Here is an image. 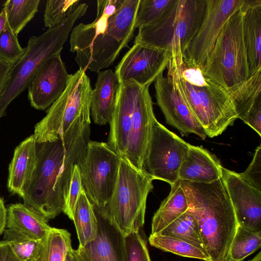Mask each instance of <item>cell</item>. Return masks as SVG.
Returning <instances> with one entry per match:
<instances>
[{
  "label": "cell",
  "instance_id": "6da1fadb",
  "mask_svg": "<svg viewBox=\"0 0 261 261\" xmlns=\"http://www.w3.org/2000/svg\"><path fill=\"white\" fill-rule=\"evenodd\" d=\"M90 111L81 115L56 140L36 142V163L22 198L47 221L63 212L73 169L85 155L90 140Z\"/></svg>",
  "mask_w": 261,
  "mask_h": 261
},
{
  "label": "cell",
  "instance_id": "7a4b0ae2",
  "mask_svg": "<svg viewBox=\"0 0 261 261\" xmlns=\"http://www.w3.org/2000/svg\"><path fill=\"white\" fill-rule=\"evenodd\" d=\"M140 0H98L91 23H80L70 34V50L79 69L97 73L113 64L134 37Z\"/></svg>",
  "mask_w": 261,
  "mask_h": 261
},
{
  "label": "cell",
  "instance_id": "3957f363",
  "mask_svg": "<svg viewBox=\"0 0 261 261\" xmlns=\"http://www.w3.org/2000/svg\"><path fill=\"white\" fill-rule=\"evenodd\" d=\"M211 260L224 261L238 224L221 178L208 184L180 180Z\"/></svg>",
  "mask_w": 261,
  "mask_h": 261
},
{
  "label": "cell",
  "instance_id": "277c9868",
  "mask_svg": "<svg viewBox=\"0 0 261 261\" xmlns=\"http://www.w3.org/2000/svg\"><path fill=\"white\" fill-rule=\"evenodd\" d=\"M88 7L86 3H80L63 23L29 38L24 55L12 65L1 94L0 118L6 115L10 103L27 89L42 65L61 53L74 23L86 14Z\"/></svg>",
  "mask_w": 261,
  "mask_h": 261
},
{
  "label": "cell",
  "instance_id": "5b68a950",
  "mask_svg": "<svg viewBox=\"0 0 261 261\" xmlns=\"http://www.w3.org/2000/svg\"><path fill=\"white\" fill-rule=\"evenodd\" d=\"M206 0H176L161 18L139 29L134 43L172 54L171 61L180 69L184 54L203 20Z\"/></svg>",
  "mask_w": 261,
  "mask_h": 261
},
{
  "label": "cell",
  "instance_id": "8992f818",
  "mask_svg": "<svg viewBox=\"0 0 261 261\" xmlns=\"http://www.w3.org/2000/svg\"><path fill=\"white\" fill-rule=\"evenodd\" d=\"M202 71L205 78L228 92L249 78L241 7L223 27Z\"/></svg>",
  "mask_w": 261,
  "mask_h": 261
},
{
  "label": "cell",
  "instance_id": "52a82bcc",
  "mask_svg": "<svg viewBox=\"0 0 261 261\" xmlns=\"http://www.w3.org/2000/svg\"><path fill=\"white\" fill-rule=\"evenodd\" d=\"M152 181L145 170H138L121 158L112 195L106 206L99 210L124 236L139 231L143 227L147 196L153 188Z\"/></svg>",
  "mask_w": 261,
  "mask_h": 261
},
{
  "label": "cell",
  "instance_id": "ba28073f",
  "mask_svg": "<svg viewBox=\"0 0 261 261\" xmlns=\"http://www.w3.org/2000/svg\"><path fill=\"white\" fill-rule=\"evenodd\" d=\"M167 68V75L173 80L207 137L221 135L238 119L233 100L227 90L206 78V86H193L180 77L174 64L169 62Z\"/></svg>",
  "mask_w": 261,
  "mask_h": 261
},
{
  "label": "cell",
  "instance_id": "9c48e42d",
  "mask_svg": "<svg viewBox=\"0 0 261 261\" xmlns=\"http://www.w3.org/2000/svg\"><path fill=\"white\" fill-rule=\"evenodd\" d=\"M92 90L90 79L85 71L79 69L70 74L64 92L35 126L33 136L36 142L56 140L81 115L90 110Z\"/></svg>",
  "mask_w": 261,
  "mask_h": 261
},
{
  "label": "cell",
  "instance_id": "30bf717a",
  "mask_svg": "<svg viewBox=\"0 0 261 261\" xmlns=\"http://www.w3.org/2000/svg\"><path fill=\"white\" fill-rule=\"evenodd\" d=\"M121 157L106 142L91 141L79 164L82 186L94 207L104 208L115 189Z\"/></svg>",
  "mask_w": 261,
  "mask_h": 261
},
{
  "label": "cell",
  "instance_id": "8fae6325",
  "mask_svg": "<svg viewBox=\"0 0 261 261\" xmlns=\"http://www.w3.org/2000/svg\"><path fill=\"white\" fill-rule=\"evenodd\" d=\"M190 145L156 119L152 128L144 170L153 180L173 185L179 180V170Z\"/></svg>",
  "mask_w": 261,
  "mask_h": 261
},
{
  "label": "cell",
  "instance_id": "7c38bea8",
  "mask_svg": "<svg viewBox=\"0 0 261 261\" xmlns=\"http://www.w3.org/2000/svg\"><path fill=\"white\" fill-rule=\"evenodd\" d=\"M205 14L200 27L187 48L183 63L201 70L223 27L243 5L244 0H206Z\"/></svg>",
  "mask_w": 261,
  "mask_h": 261
},
{
  "label": "cell",
  "instance_id": "4fadbf2b",
  "mask_svg": "<svg viewBox=\"0 0 261 261\" xmlns=\"http://www.w3.org/2000/svg\"><path fill=\"white\" fill-rule=\"evenodd\" d=\"M171 59L170 51L134 43L115 67V73L119 83L134 82L149 87L163 73Z\"/></svg>",
  "mask_w": 261,
  "mask_h": 261
},
{
  "label": "cell",
  "instance_id": "5bb4252c",
  "mask_svg": "<svg viewBox=\"0 0 261 261\" xmlns=\"http://www.w3.org/2000/svg\"><path fill=\"white\" fill-rule=\"evenodd\" d=\"M155 119L149 87L139 85L135 100L127 150L124 158L138 170H144L147 150Z\"/></svg>",
  "mask_w": 261,
  "mask_h": 261
},
{
  "label": "cell",
  "instance_id": "9a60e30c",
  "mask_svg": "<svg viewBox=\"0 0 261 261\" xmlns=\"http://www.w3.org/2000/svg\"><path fill=\"white\" fill-rule=\"evenodd\" d=\"M156 103L168 124L175 127L181 136L193 134L201 139L207 137L168 75H159L154 81Z\"/></svg>",
  "mask_w": 261,
  "mask_h": 261
},
{
  "label": "cell",
  "instance_id": "2e32d148",
  "mask_svg": "<svg viewBox=\"0 0 261 261\" xmlns=\"http://www.w3.org/2000/svg\"><path fill=\"white\" fill-rule=\"evenodd\" d=\"M70 74L61 53L47 60L31 81L28 89L30 104L38 110L48 109L65 90Z\"/></svg>",
  "mask_w": 261,
  "mask_h": 261
},
{
  "label": "cell",
  "instance_id": "e0dca14e",
  "mask_svg": "<svg viewBox=\"0 0 261 261\" xmlns=\"http://www.w3.org/2000/svg\"><path fill=\"white\" fill-rule=\"evenodd\" d=\"M221 179L238 225L253 231H261V192L250 186L239 173L224 167Z\"/></svg>",
  "mask_w": 261,
  "mask_h": 261
},
{
  "label": "cell",
  "instance_id": "ac0fdd59",
  "mask_svg": "<svg viewBox=\"0 0 261 261\" xmlns=\"http://www.w3.org/2000/svg\"><path fill=\"white\" fill-rule=\"evenodd\" d=\"M98 220L93 240L75 250L81 261H127L124 234L101 210L94 207Z\"/></svg>",
  "mask_w": 261,
  "mask_h": 261
},
{
  "label": "cell",
  "instance_id": "d6986e66",
  "mask_svg": "<svg viewBox=\"0 0 261 261\" xmlns=\"http://www.w3.org/2000/svg\"><path fill=\"white\" fill-rule=\"evenodd\" d=\"M139 85L134 82L119 83L116 101L110 124L108 144L125 158L132 125V118Z\"/></svg>",
  "mask_w": 261,
  "mask_h": 261
},
{
  "label": "cell",
  "instance_id": "ffe728a7",
  "mask_svg": "<svg viewBox=\"0 0 261 261\" xmlns=\"http://www.w3.org/2000/svg\"><path fill=\"white\" fill-rule=\"evenodd\" d=\"M228 92L233 100L238 118L261 136V70Z\"/></svg>",
  "mask_w": 261,
  "mask_h": 261
},
{
  "label": "cell",
  "instance_id": "44dd1931",
  "mask_svg": "<svg viewBox=\"0 0 261 261\" xmlns=\"http://www.w3.org/2000/svg\"><path fill=\"white\" fill-rule=\"evenodd\" d=\"M222 166L214 154L201 146L190 145L179 172V179L208 184L222 177Z\"/></svg>",
  "mask_w": 261,
  "mask_h": 261
},
{
  "label": "cell",
  "instance_id": "7402d4cb",
  "mask_svg": "<svg viewBox=\"0 0 261 261\" xmlns=\"http://www.w3.org/2000/svg\"><path fill=\"white\" fill-rule=\"evenodd\" d=\"M36 159V142L32 135L14 150L9 166L7 187L10 192L23 197L34 171Z\"/></svg>",
  "mask_w": 261,
  "mask_h": 261
},
{
  "label": "cell",
  "instance_id": "603a6c76",
  "mask_svg": "<svg viewBox=\"0 0 261 261\" xmlns=\"http://www.w3.org/2000/svg\"><path fill=\"white\" fill-rule=\"evenodd\" d=\"M119 82L112 69L101 70L92 90L90 115L95 123L105 125L111 120L115 109Z\"/></svg>",
  "mask_w": 261,
  "mask_h": 261
},
{
  "label": "cell",
  "instance_id": "cb8c5ba5",
  "mask_svg": "<svg viewBox=\"0 0 261 261\" xmlns=\"http://www.w3.org/2000/svg\"><path fill=\"white\" fill-rule=\"evenodd\" d=\"M241 9L250 76L261 70V0H244Z\"/></svg>",
  "mask_w": 261,
  "mask_h": 261
},
{
  "label": "cell",
  "instance_id": "d4e9b609",
  "mask_svg": "<svg viewBox=\"0 0 261 261\" xmlns=\"http://www.w3.org/2000/svg\"><path fill=\"white\" fill-rule=\"evenodd\" d=\"M6 229H12L35 240L47 238L51 227L38 212L24 203H14L7 208Z\"/></svg>",
  "mask_w": 261,
  "mask_h": 261
},
{
  "label": "cell",
  "instance_id": "484cf974",
  "mask_svg": "<svg viewBox=\"0 0 261 261\" xmlns=\"http://www.w3.org/2000/svg\"><path fill=\"white\" fill-rule=\"evenodd\" d=\"M186 193L180 180L171 186L168 196L162 202L151 222L150 234H156L170 225L188 209Z\"/></svg>",
  "mask_w": 261,
  "mask_h": 261
},
{
  "label": "cell",
  "instance_id": "4316f807",
  "mask_svg": "<svg viewBox=\"0 0 261 261\" xmlns=\"http://www.w3.org/2000/svg\"><path fill=\"white\" fill-rule=\"evenodd\" d=\"M80 247L94 239L98 229V220L93 204L83 189L76 202L73 216Z\"/></svg>",
  "mask_w": 261,
  "mask_h": 261
},
{
  "label": "cell",
  "instance_id": "83f0119b",
  "mask_svg": "<svg viewBox=\"0 0 261 261\" xmlns=\"http://www.w3.org/2000/svg\"><path fill=\"white\" fill-rule=\"evenodd\" d=\"M3 233V240L20 261H45L47 238L35 240L9 229H5Z\"/></svg>",
  "mask_w": 261,
  "mask_h": 261
},
{
  "label": "cell",
  "instance_id": "f1b7e54d",
  "mask_svg": "<svg viewBox=\"0 0 261 261\" xmlns=\"http://www.w3.org/2000/svg\"><path fill=\"white\" fill-rule=\"evenodd\" d=\"M156 234L170 236L183 240L198 248L208 256L198 224L195 218L187 212Z\"/></svg>",
  "mask_w": 261,
  "mask_h": 261
},
{
  "label": "cell",
  "instance_id": "f546056e",
  "mask_svg": "<svg viewBox=\"0 0 261 261\" xmlns=\"http://www.w3.org/2000/svg\"><path fill=\"white\" fill-rule=\"evenodd\" d=\"M39 0H8L3 5L7 23L15 34L20 33L38 10Z\"/></svg>",
  "mask_w": 261,
  "mask_h": 261
},
{
  "label": "cell",
  "instance_id": "4dcf8cb0",
  "mask_svg": "<svg viewBox=\"0 0 261 261\" xmlns=\"http://www.w3.org/2000/svg\"><path fill=\"white\" fill-rule=\"evenodd\" d=\"M260 247L261 231H253L238 225L224 261H243Z\"/></svg>",
  "mask_w": 261,
  "mask_h": 261
},
{
  "label": "cell",
  "instance_id": "1f68e13d",
  "mask_svg": "<svg viewBox=\"0 0 261 261\" xmlns=\"http://www.w3.org/2000/svg\"><path fill=\"white\" fill-rule=\"evenodd\" d=\"M148 241L151 246L186 257L210 260L208 255L192 244L176 238L161 234H150Z\"/></svg>",
  "mask_w": 261,
  "mask_h": 261
},
{
  "label": "cell",
  "instance_id": "d6a6232c",
  "mask_svg": "<svg viewBox=\"0 0 261 261\" xmlns=\"http://www.w3.org/2000/svg\"><path fill=\"white\" fill-rule=\"evenodd\" d=\"M176 0H140L137 11L135 28L149 25L164 16Z\"/></svg>",
  "mask_w": 261,
  "mask_h": 261
},
{
  "label": "cell",
  "instance_id": "836d02e7",
  "mask_svg": "<svg viewBox=\"0 0 261 261\" xmlns=\"http://www.w3.org/2000/svg\"><path fill=\"white\" fill-rule=\"evenodd\" d=\"M71 248L70 233L65 229L52 227L46 238L45 261H65Z\"/></svg>",
  "mask_w": 261,
  "mask_h": 261
},
{
  "label": "cell",
  "instance_id": "e575fe53",
  "mask_svg": "<svg viewBox=\"0 0 261 261\" xmlns=\"http://www.w3.org/2000/svg\"><path fill=\"white\" fill-rule=\"evenodd\" d=\"M80 4L79 0H49L46 2L44 24L48 28L63 23Z\"/></svg>",
  "mask_w": 261,
  "mask_h": 261
},
{
  "label": "cell",
  "instance_id": "d590c367",
  "mask_svg": "<svg viewBox=\"0 0 261 261\" xmlns=\"http://www.w3.org/2000/svg\"><path fill=\"white\" fill-rule=\"evenodd\" d=\"M17 36L7 23L0 34V60L12 65L23 57L25 50L20 45Z\"/></svg>",
  "mask_w": 261,
  "mask_h": 261
},
{
  "label": "cell",
  "instance_id": "8d00e7d4",
  "mask_svg": "<svg viewBox=\"0 0 261 261\" xmlns=\"http://www.w3.org/2000/svg\"><path fill=\"white\" fill-rule=\"evenodd\" d=\"M127 261H151L145 240L139 231L124 236Z\"/></svg>",
  "mask_w": 261,
  "mask_h": 261
},
{
  "label": "cell",
  "instance_id": "74e56055",
  "mask_svg": "<svg viewBox=\"0 0 261 261\" xmlns=\"http://www.w3.org/2000/svg\"><path fill=\"white\" fill-rule=\"evenodd\" d=\"M83 189L79 167L78 165H75L73 168L69 185L64 197L63 210V212L72 220L76 202Z\"/></svg>",
  "mask_w": 261,
  "mask_h": 261
},
{
  "label": "cell",
  "instance_id": "f35d334b",
  "mask_svg": "<svg viewBox=\"0 0 261 261\" xmlns=\"http://www.w3.org/2000/svg\"><path fill=\"white\" fill-rule=\"evenodd\" d=\"M240 175L250 186L261 192V145L256 148L252 160Z\"/></svg>",
  "mask_w": 261,
  "mask_h": 261
},
{
  "label": "cell",
  "instance_id": "ab89813d",
  "mask_svg": "<svg viewBox=\"0 0 261 261\" xmlns=\"http://www.w3.org/2000/svg\"><path fill=\"white\" fill-rule=\"evenodd\" d=\"M180 77L193 86L203 87L207 85V79L204 77L202 70L198 67H188L184 63L178 69Z\"/></svg>",
  "mask_w": 261,
  "mask_h": 261
},
{
  "label": "cell",
  "instance_id": "60d3db41",
  "mask_svg": "<svg viewBox=\"0 0 261 261\" xmlns=\"http://www.w3.org/2000/svg\"><path fill=\"white\" fill-rule=\"evenodd\" d=\"M0 261H20L10 245L3 240L0 241Z\"/></svg>",
  "mask_w": 261,
  "mask_h": 261
},
{
  "label": "cell",
  "instance_id": "b9f144b4",
  "mask_svg": "<svg viewBox=\"0 0 261 261\" xmlns=\"http://www.w3.org/2000/svg\"><path fill=\"white\" fill-rule=\"evenodd\" d=\"M12 65L0 60V96L6 83Z\"/></svg>",
  "mask_w": 261,
  "mask_h": 261
},
{
  "label": "cell",
  "instance_id": "7bdbcfd3",
  "mask_svg": "<svg viewBox=\"0 0 261 261\" xmlns=\"http://www.w3.org/2000/svg\"><path fill=\"white\" fill-rule=\"evenodd\" d=\"M7 208L3 198L0 197V235L6 229Z\"/></svg>",
  "mask_w": 261,
  "mask_h": 261
},
{
  "label": "cell",
  "instance_id": "ee69618b",
  "mask_svg": "<svg viewBox=\"0 0 261 261\" xmlns=\"http://www.w3.org/2000/svg\"><path fill=\"white\" fill-rule=\"evenodd\" d=\"M7 23V18L5 10L2 9L0 12V34L4 29Z\"/></svg>",
  "mask_w": 261,
  "mask_h": 261
},
{
  "label": "cell",
  "instance_id": "f6af8a7d",
  "mask_svg": "<svg viewBox=\"0 0 261 261\" xmlns=\"http://www.w3.org/2000/svg\"><path fill=\"white\" fill-rule=\"evenodd\" d=\"M65 261H76L74 250L72 248L68 251Z\"/></svg>",
  "mask_w": 261,
  "mask_h": 261
},
{
  "label": "cell",
  "instance_id": "bcb514c9",
  "mask_svg": "<svg viewBox=\"0 0 261 261\" xmlns=\"http://www.w3.org/2000/svg\"><path fill=\"white\" fill-rule=\"evenodd\" d=\"M248 261H261V252H259L253 258Z\"/></svg>",
  "mask_w": 261,
  "mask_h": 261
},
{
  "label": "cell",
  "instance_id": "7dc6e473",
  "mask_svg": "<svg viewBox=\"0 0 261 261\" xmlns=\"http://www.w3.org/2000/svg\"><path fill=\"white\" fill-rule=\"evenodd\" d=\"M74 252H75V254L76 261H81V260L80 259L79 256H78V255L76 253L75 250H74Z\"/></svg>",
  "mask_w": 261,
  "mask_h": 261
},
{
  "label": "cell",
  "instance_id": "c3c4849f",
  "mask_svg": "<svg viewBox=\"0 0 261 261\" xmlns=\"http://www.w3.org/2000/svg\"><path fill=\"white\" fill-rule=\"evenodd\" d=\"M207 261H215V260H211V259H210V260H207Z\"/></svg>",
  "mask_w": 261,
  "mask_h": 261
}]
</instances>
